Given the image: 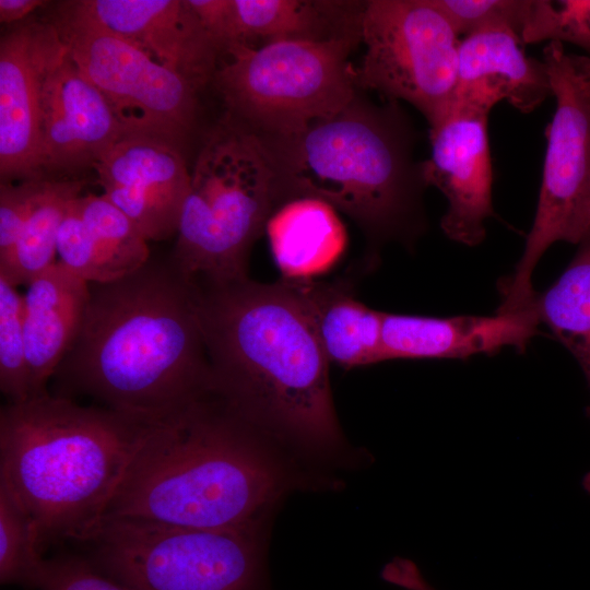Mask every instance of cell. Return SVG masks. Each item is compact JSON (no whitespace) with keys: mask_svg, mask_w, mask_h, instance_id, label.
I'll return each mask as SVG.
<instances>
[{"mask_svg":"<svg viewBox=\"0 0 590 590\" xmlns=\"http://www.w3.org/2000/svg\"><path fill=\"white\" fill-rule=\"evenodd\" d=\"M0 389L9 402L32 397L24 332V296L0 276Z\"/></svg>","mask_w":590,"mask_h":590,"instance_id":"4316f807","label":"cell"},{"mask_svg":"<svg viewBox=\"0 0 590 590\" xmlns=\"http://www.w3.org/2000/svg\"><path fill=\"white\" fill-rule=\"evenodd\" d=\"M155 423L49 392L1 408L0 484L36 524L42 546L93 533Z\"/></svg>","mask_w":590,"mask_h":590,"instance_id":"277c9868","label":"cell"},{"mask_svg":"<svg viewBox=\"0 0 590 590\" xmlns=\"http://www.w3.org/2000/svg\"><path fill=\"white\" fill-rule=\"evenodd\" d=\"M80 71L106 98L131 137L180 146L197 115L198 88L144 50L82 12L74 1L49 20Z\"/></svg>","mask_w":590,"mask_h":590,"instance_id":"30bf717a","label":"cell"},{"mask_svg":"<svg viewBox=\"0 0 590 590\" xmlns=\"http://www.w3.org/2000/svg\"><path fill=\"white\" fill-rule=\"evenodd\" d=\"M264 141L283 203L321 200L376 239L420 233L427 185L422 162L412 157L414 131L398 103L380 107L355 97L295 135Z\"/></svg>","mask_w":590,"mask_h":590,"instance_id":"5b68a950","label":"cell"},{"mask_svg":"<svg viewBox=\"0 0 590 590\" xmlns=\"http://www.w3.org/2000/svg\"><path fill=\"white\" fill-rule=\"evenodd\" d=\"M275 445L211 393L155 423L104 518L193 528L261 520L293 486Z\"/></svg>","mask_w":590,"mask_h":590,"instance_id":"3957f363","label":"cell"},{"mask_svg":"<svg viewBox=\"0 0 590 590\" xmlns=\"http://www.w3.org/2000/svg\"><path fill=\"white\" fill-rule=\"evenodd\" d=\"M573 60L577 69L585 75L590 78V57L573 55Z\"/></svg>","mask_w":590,"mask_h":590,"instance_id":"836d02e7","label":"cell"},{"mask_svg":"<svg viewBox=\"0 0 590 590\" xmlns=\"http://www.w3.org/2000/svg\"><path fill=\"white\" fill-rule=\"evenodd\" d=\"M82 188L83 181L78 179H46L14 247L0 261V276L14 286L28 285L56 262L59 226L69 202Z\"/></svg>","mask_w":590,"mask_h":590,"instance_id":"d4e9b609","label":"cell"},{"mask_svg":"<svg viewBox=\"0 0 590 590\" xmlns=\"http://www.w3.org/2000/svg\"><path fill=\"white\" fill-rule=\"evenodd\" d=\"M520 38L522 44L567 42L590 57V0H532Z\"/></svg>","mask_w":590,"mask_h":590,"instance_id":"83f0119b","label":"cell"},{"mask_svg":"<svg viewBox=\"0 0 590 590\" xmlns=\"http://www.w3.org/2000/svg\"><path fill=\"white\" fill-rule=\"evenodd\" d=\"M266 231L286 279H308L322 271L345 245L344 227L335 210L314 198L283 203L269 219Z\"/></svg>","mask_w":590,"mask_h":590,"instance_id":"7402d4cb","label":"cell"},{"mask_svg":"<svg viewBox=\"0 0 590 590\" xmlns=\"http://www.w3.org/2000/svg\"><path fill=\"white\" fill-rule=\"evenodd\" d=\"M38 590H132L75 555L46 559Z\"/></svg>","mask_w":590,"mask_h":590,"instance_id":"4dcf8cb0","label":"cell"},{"mask_svg":"<svg viewBox=\"0 0 590 590\" xmlns=\"http://www.w3.org/2000/svg\"><path fill=\"white\" fill-rule=\"evenodd\" d=\"M361 31L329 39L234 45L213 82L226 114L264 139L295 135L356 97L350 54Z\"/></svg>","mask_w":590,"mask_h":590,"instance_id":"52a82bcc","label":"cell"},{"mask_svg":"<svg viewBox=\"0 0 590 590\" xmlns=\"http://www.w3.org/2000/svg\"><path fill=\"white\" fill-rule=\"evenodd\" d=\"M381 577L404 590H436L410 559L394 558L381 571Z\"/></svg>","mask_w":590,"mask_h":590,"instance_id":"1f68e13d","label":"cell"},{"mask_svg":"<svg viewBox=\"0 0 590 590\" xmlns=\"http://www.w3.org/2000/svg\"><path fill=\"white\" fill-rule=\"evenodd\" d=\"M433 3L459 36L489 28H509L520 36L532 0H433Z\"/></svg>","mask_w":590,"mask_h":590,"instance_id":"f1b7e54d","label":"cell"},{"mask_svg":"<svg viewBox=\"0 0 590 590\" xmlns=\"http://www.w3.org/2000/svg\"><path fill=\"white\" fill-rule=\"evenodd\" d=\"M556 107L546 131V151L532 227L514 273L499 283L497 311L533 305V271L557 241L579 244L590 231V78L559 42L543 50Z\"/></svg>","mask_w":590,"mask_h":590,"instance_id":"9c48e42d","label":"cell"},{"mask_svg":"<svg viewBox=\"0 0 590 590\" xmlns=\"http://www.w3.org/2000/svg\"><path fill=\"white\" fill-rule=\"evenodd\" d=\"M47 558L36 524L12 493L0 484V580L37 589Z\"/></svg>","mask_w":590,"mask_h":590,"instance_id":"484cf974","label":"cell"},{"mask_svg":"<svg viewBox=\"0 0 590 590\" xmlns=\"http://www.w3.org/2000/svg\"><path fill=\"white\" fill-rule=\"evenodd\" d=\"M50 21H27L0 40V174L43 179L40 107L43 86L63 48Z\"/></svg>","mask_w":590,"mask_h":590,"instance_id":"7c38bea8","label":"cell"},{"mask_svg":"<svg viewBox=\"0 0 590 590\" xmlns=\"http://www.w3.org/2000/svg\"><path fill=\"white\" fill-rule=\"evenodd\" d=\"M24 296V332L32 397L47 393V382L82 327L88 283L59 260L28 285Z\"/></svg>","mask_w":590,"mask_h":590,"instance_id":"ffe728a7","label":"cell"},{"mask_svg":"<svg viewBox=\"0 0 590 590\" xmlns=\"http://www.w3.org/2000/svg\"><path fill=\"white\" fill-rule=\"evenodd\" d=\"M359 31L358 87L409 103L429 126L449 113L461 39L433 0L366 1Z\"/></svg>","mask_w":590,"mask_h":590,"instance_id":"8fae6325","label":"cell"},{"mask_svg":"<svg viewBox=\"0 0 590 590\" xmlns=\"http://www.w3.org/2000/svg\"><path fill=\"white\" fill-rule=\"evenodd\" d=\"M93 168L104 197L125 213L146 240L177 233L190 172L180 146L133 135L115 144Z\"/></svg>","mask_w":590,"mask_h":590,"instance_id":"5bb4252c","label":"cell"},{"mask_svg":"<svg viewBox=\"0 0 590 590\" xmlns=\"http://www.w3.org/2000/svg\"><path fill=\"white\" fill-rule=\"evenodd\" d=\"M286 280L302 302L329 363L350 369L384 362V311L369 308L338 283Z\"/></svg>","mask_w":590,"mask_h":590,"instance_id":"44dd1931","label":"cell"},{"mask_svg":"<svg viewBox=\"0 0 590 590\" xmlns=\"http://www.w3.org/2000/svg\"><path fill=\"white\" fill-rule=\"evenodd\" d=\"M283 204L264 139L225 114L202 139L170 257L206 284L247 279L251 247Z\"/></svg>","mask_w":590,"mask_h":590,"instance_id":"8992f818","label":"cell"},{"mask_svg":"<svg viewBox=\"0 0 590 590\" xmlns=\"http://www.w3.org/2000/svg\"><path fill=\"white\" fill-rule=\"evenodd\" d=\"M200 286L172 260L90 286L86 314L52 378L55 396L91 397L149 422L213 393Z\"/></svg>","mask_w":590,"mask_h":590,"instance_id":"6da1fadb","label":"cell"},{"mask_svg":"<svg viewBox=\"0 0 590 590\" xmlns=\"http://www.w3.org/2000/svg\"><path fill=\"white\" fill-rule=\"evenodd\" d=\"M76 7L198 90L213 80L221 50L187 0H80Z\"/></svg>","mask_w":590,"mask_h":590,"instance_id":"2e32d148","label":"cell"},{"mask_svg":"<svg viewBox=\"0 0 590 590\" xmlns=\"http://www.w3.org/2000/svg\"><path fill=\"white\" fill-rule=\"evenodd\" d=\"M46 179L22 180L19 185H0V261L14 247L26 221L38 202Z\"/></svg>","mask_w":590,"mask_h":590,"instance_id":"f546056e","label":"cell"},{"mask_svg":"<svg viewBox=\"0 0 590 590\" xmlns=\"http://www.w3.org/2000/svg\"><path fill=\"white\" fill-rule=\"evenodd\" d=\"M148 240L103 194L73 198L57 235L59 261L87 283H110L150 260Z\"/></svg>","mask_w":590,"mask_h":590,"instance_id":"d6986e66","label":"cell"},{"mask_svg":"<svg viewBox=\"0 0 590 590\" xmlns=\"http://www.w3.org/2000/svg\"><path fill=\"white\" fill-rule=\"evenodd\" d=\"M261 522L193 528L104 518L83 542L85 558L132 590H267Z\"/></svg>","mask_w":590,"mask_h":590,"instance_id":"ba28073f","label":"cell"},{"mask_svg":"<svg viewBox=\"0 0 590 590\" xmlns=\"http://www.w3.org/2000/svg\"><path fill=\"white\" fill-rule=\"evenodd\" d=\"M559 278L536 293L534 307L545 323L579 364L590 389V231ZM590 418V404L587 408Z\"/></svg>","mask_w":590,"mask_h":590,"instance_id":"cb8c5ba5","label":"cell"},{"mask_svg":"<svg viewBox=\"0 0 590 590\" xmlns=\"http://www.w3.org/2000/svg\"><path fill=\"white\" fill-rule=\"evenodd\" d=\"M344 4L306 0H227L222 55L234 45L287 39H329L326 31ZM342 36V35H341Z\"/></svg>","mask_w":590,"mask_h":590,"instance_id":"603a6c76","label":"cell"},{"mask_svg":"<svg viewBox=\"0 0 590 590\" xmlns=\"http://www.w3.org/2000/svg\"><path fill=\"white\" fill-rule=\"evenodd\" d=\"M199 286L213 393L276 444L335 453L343 437L329 361L290 282Z\"/></svg>","mask_w":590,"mask_h":590,"instance_id":"7a4b0ae2","label":"cell"},{"mask_svg":"<svg viewBox=\"0 0 590 590\" xmlns=\"http://www.w3.org/2000/svg\"><path fill=\"white\" fill-rule=\"evenodd\" d=\"M45 4L47 1L42 0H0V21L2 23L16 22Z\"/></svg>","mask_w":590,"mask_h":590,"instance_id":"d6a6232c","label":"cell"},{"mask_svg":"<svg viewBox=\"0 0 590 590\" xmlns=\"http://www.w3.org/2000/svg\"><path fill=\"white\" fill-rule=\"evenodd\" d=\"M540 323L534 304L493 316L461 315L429 317L384 312L382 357L468 358L494 354L511 346L523 352L538 333Z\"/></svg>","mask_w":590,"mask_h":590,"instance_id":"ac0fdd59","label":"cell"},{"mask_svg":"<svg viewBox=\"0 0 590 590\" xmlns=\"http://www.w3.org/2000/svg\"><path fill=\"white\" fill-rule=\"evenodd\" d=\"M521 45L520 36L509 28L464 36L451 109L489 115L503 101L524 114L536 109L552 95L550 78L543 60L527 56Z\"/></svg>","mask_w":590,"mask_h":590,"instance_id":"e0dca14e","label":"cell"},{"mask_svg":"<svg viewBox=\"0 0 590 590\" xmlns=\"http://www.w3.org/2000/svg\"><path fill=\"white\" fill-rule=\"evenodd\" d=\"M128 137L104 95L80 73L63 46L43 86L42 170L73 175L93 167Z\"/></svg>","mask_w":590,"mask_h":590,"instance_id":"9a60e30c","label":"cell"},{"mask_svg":"<svg viewBox=\"0 0 590 590\" xmlns=\"http://www.w3.org/2000/svg\"><path fill=\"white\" fill-rule=\"evenodd\" d=\"M488 115L451 109L429 126L430 157L422 162L427 187L448 201L440 227L451 240L476 246L485 238V221L494 214Z\"/></svg>","mask_w":590,"mask_h":590,"instance_id":"4fadbf2b","label":"cell"}]
</instances>
